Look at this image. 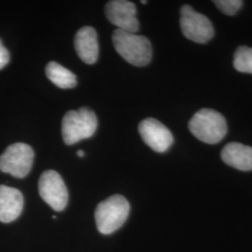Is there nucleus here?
Wrapping results in <instances>:
<instances>
[{"label":"nucleus","mask_w":252,"mask_h":252,"mask_svg":"<svg viewBox=\"0 0 252 252\" xmlns=\"http://www.w3.org/2000/svg\"><path fill=\"white\" fill-rule=\"evenodd\" d=\"M112 42L118 54L133 65L145 66L152 61L153 47L146 36L116 29Z\"/></svg>","instance_id":"nucleus-1"},{"label":"nucleus","mask_w":252,"mask_h":252,"mask_svg":"<svg viewBox=\"0 0 252 252\" xmlns=\"http://www.w3.org/2000/svg\"><path fill=\"white\" fill-rule=\"evenodd\" d=\"M190 133L200 141L207 144H217L227 134V122L222 114L211 108L197 111L189 122Z\"/></svg>","instance_id":"nucleus-2"},{"label":"nucleus","mask_w":252,"mask_h":252,"mask_svg":"<svg viewBox=\"0 0 252 252\" xmlns=\"http://www.w3.org/2000/svg\"><path fill=\"white\" fill-rule=\"evenodd\" d=\"M97 128V118L89 108H81L65 113L62 122L63 142L73 145L94 135Z\"/></svg>","instance_id":"nucleus-3"},{"label":"nucleus","mask_w":252,"mask_h":252,"mask_svg":"<svg viewBox=\"0 0 252 252\" xmlns=\"http://www.w3.org/2000/svg\"><path fill=\"white\" fill-rule=\"evenodd\" d=\"M130 213V205L122 195H112L98 204L94 218L101 234H109L125 224Z\"/></svg>","instance_id":"nucleus-4"},{"label":"nucleus","mask_w":252,"mask_h":252,"mask_svg":"<svg viewBox=\"0 0 252 252\" xmlns=\"http://www.w3.org/2000/svg\"><path fill=\"white\" fill-rule=\"evenodd\" d=\"M34 157L35 153L29 145H9L0 156V171L10 174L14 178L23 179L31 171Z\"/></svg>","instance_id":"nucleus-5"},{"label":"nucleus","mask_w":252,"mask_h":252,"mask_svg":"<svg viewBox=\"0 0 252 252\" xmlns=\"http://www.w3.org/2000/svg\"><path fill=\"white\" fill-rule=\"evenodd\" d=\"M180 28L182 34L196 43H207L214 36L211 21L202 13L196 12L189 5L180 9Z\"/></svg>","instance_id":"nucleus-6"},{"label":"nucleus","mask_w":252,"mask_h":252,"mask_svg":"<svg viewBox=\"0 0 252 252\" xmlns=\"http://www.w3.org/2000/svg\"><path fill=\"white\" fill-rule=\"evenodd\" d=\"M41 198L55 211H63L68 202V191L62 177L54 170L44 172L38 181Z\"/></svg>","instance_id":"nucleus-7"},{"label":"nucleus","mask_w":252,"mask_h":252,"mask_svg":"<svg viewBox=\"0 0 252 252\" xmlns=\"http://www.w3.org/2000/svg\"><path fill=\"white\" fill-rule=\"evenodd\" d=\"M105 13L108 21L117 29L135 34L139 30L136 18V8L133 2L127 0H112L106 5Z\"/></svg>","instance_id":"nucleus-8"},{"label":"nucleus","mask_w":252,"mask_h":252,"mask_svg":"<svg viewBox=\"0 0 252 252\" xmlns=\"http://www.w3.org/2000/svg\"><path fill=\"white\" fill-rule=\"evenodd\" d=\"M138 132L145 143L156 153H165L174 142L170 130L153 118L143 120L138 126Z\"/></svg>","instance_id":"nucleus-9"},{"label":"nucleus","mask_w":252,"mask_h":252,"mask_svg":"<svg viewBox=\"0 0 252 252\" xmlns=\"http://www.w3.org/2000/svg\"><path fill=\"white\" fill-rule=\"evenodd\" d=\"M74 45L81 61L88 64H93L97 61L99 45L97 33L94 28L92 27L81 28L75 36Z\"/></svg>","instance_id":"nucleus-10"},{"label":"nucleus","mask_w":252,"mask_h":252,"mask_svg":"<svg viewBox=\"0 0 252 252\" xmlns=\"http://www.w3.org/2000/svg\"><path fill=\"white\" fill-rule=\"evenodd\" d=\"M24 208V196L19 189L0 185V221L9 223L18 219Z\"/></svg>","instance_id":"nucleus-11"},{"label":"nucleus","mask_w":252,"mask_h":252,"mask_svg":"<svg viewBox=\"0 0 252 252\" xmlns=\"http://www.w3.org/2000/svg\"><path fill=\"white\" fill-rule=\"evenodd\" d=\"M226 164L241 171L252 170V148L247 145L231 142L224 146L220 153Z\"/></svg>","instance_id":"nucleus-12"},{"label":"nucleus","mask_w":252,"mask_h":252,"mask_svg":"<svg viewBox=\"0 0 252 252\" xmlns=\"http://www.w3.org/2000/svg\"><path fill=\"white\" fill-rule=\"evenodd\" d=\"M46 76L62 89H70L77 85L76 75L56 62H50L46 65Z\"/></svg>","instance_id":"nucleus-13"},{"label":"nucleus","mask_w":252,"mask_h":252,"mask_svg":"<svg viewBox=\"0 0 252 252\" xmlns=\"http://www.w3.org/2000/svg\"><path fill=\"white\" fill-rule=\"evenodd\" d=\"M234 67L239 72L252 74V48L240 46L234 54Z\"/></svg>","instance_id":"nucleus-14"},{"label":"nucleus","mask_w":252,"mask_h":252,"mask_svg":"<svg viewBox=\"0 0 252 252\" xmlns=\"http://www.w3.org/2000/svg\"><path fill=\"white\" fill-rule=\"evenodd\" d=\"M217 8L226 15H234L243 6L241 0H216L213 1Z\"/></svg>","instance_id":"nucleus-15"},{"label":"nucleus","mask_w":252,"mask_h":252,"mask_svg":"<svg viewBox=\"0 0 252 252\" xmlns=\"http://www.w3.org/2000/svg\"><path fill=\"white\" fill-rule=\"evenodd\" d=\"M10 60V55L9 51L3 45L2 40L0 38V69L4 68Z\"/></svg>","instance_id":"nucleus-16"},{"label":"nucleus","mask_w":252,"mask_h":252,"mask_svg":"<svg viewBox=\"0 0 252 252\" xmlns=\"http://www.w3.org/2000/svg\"><path fill=\"white\" fill-rule=\"evenodd\" d=\"M77 155H78L79 157H83L85 154H84V152H83V151H81H81H79V152L77 153Z\"/></svg>","instance_id":"nucleus-17"},{"label":"nucleus","mask_w":252,"mask_h":252,"mask_svg":"<svg viewBox=\"0 0 252 252\" xmlns=\"http://www.w3.org/2000/svg\"><path fill=\"white\" fill-rule=\"evenodd\" d=\"M141 3H142V4H147L148 2H147V1H141Z\"/></svg>","instance_id":"nucleus-18"}]
</instances>
